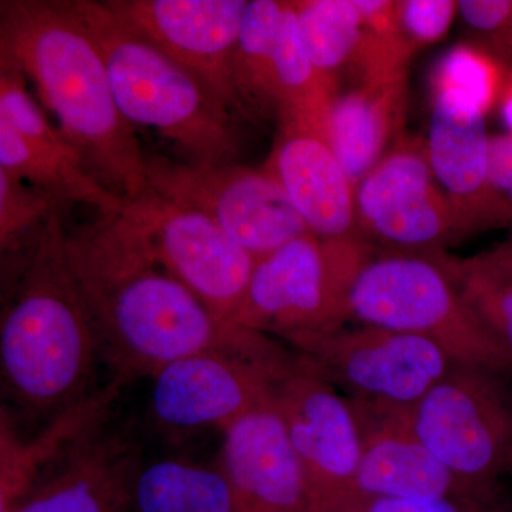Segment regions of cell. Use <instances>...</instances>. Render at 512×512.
<instances>
[{"instance_id": "obj_1", "label": "cell", "mask_w": 512, "mask_h": 512, "mask_svg": "<svg viewBox=\"0 0 512 512\" xmlns=\"http://www.w3.org/2000/svg\"><path fill=\"white\" fill-rule=\"evenodd\" d=\"M66 252L101 356L123 382L200 353L268 362L293 357L265 333L218 318L165 269L123 212L97 215L89 227L66 232Z\"/></svg>"}, {"instance_id": "obj_2", "label": "cell", "mask_w": 512, "mask_h": 512, "mask_svg": "<svg viewBox=\"0 0 512 512\" xmlns=\"http://www.w3.org/2000/svg\"><path fill=\"white\" fill-rule=\"evenodd\" d=\"M0 66L35 87L93 177L121 200L150 191L147 156L117 107L96 40L73 0H3Z\"/></svg>"}, {"instance_id": "obj_3", "label": "cell", "mask_w": 512, "mask_h": 512, "mask_svg": "<svg viewBox=\"0 0 512 512\" xmlns=\"http://www.w3.org/2000/svg\"><path fill=\"white\" fill-rule=\"evenodd\" d=\"M18 291L2 316L0 365L12 399L59 413L92 392L99 340L66 252L62 214L29 252Z\"/></svg>"}, {"instance_id": "obj_4", "label": "cell", "mask_w": 512, "mask_h": 512, "mask_svg": "<svg viewBox=\"0 0 512 512\" xmlns=\"http://www.w3.org/2000/svg\"><path fill=\"white\" fill-rule=\"evenodd\" d=\"M73 5L99 46L114 100L131 126L157 131L187 161L234 163V114L194 74L127 28L106 3Z\"/></svg>"}, {"instance_id": "obj_5", "label": "cell", "mask_w": 512, "mask_h": 512, "mask_svg": "<svg viewBox=\"0 0 512 512\" xmlns=\"http://www.w3.org/2000/svg\"><path fill=\"white\" fill-rule=\"evenodd\" d=\"M375 254L363 237L292 239L256 261L235 323L288 342L343 328L357 275Z\"/></svg>"}, {"instance_id": "obj_6", "label": "cell", "mask_w": 512, "mask_h": 512, "mask_svg": "<svg viewBox=\"0 0 512 512\" xmlns=\"http://www.w3.org/2000/svg\"><path fill=\"white\" fill-rule=\"evenodd\" d=\"M350 316L429 339L454 362L512 372L437 256L373 255L353 285Z\"/></svg>"}, {"instance_id": "obj_7", "label": "cell", "mask_w": 512, "mask_h": 512, "mask_svg": "<svg viewBox=\"0 0 512 512\" xmlns=\"http://www.w3.org/2000/svg\"><path fill=\"white\" fill-rule=\"evenodd\" d=\"M414 433L453 474L473 505L498 501L512 451L508 372L456 363L410 407Z\"/></svg>"}, {"instance_id": "obj_8", "label": "cell", "mask_w": 512, "mask_h": 512, "mask_svg": "<svg viewBox=\"0 0 512 512\" xmlns=\"http://www.w3.org/2000/svg\"><path fill=\"white\" fill-rule=\"evenodd\" d=\"M147 174L154 194L204 215L256 261L311 234L265 168L148 156Z\"/></svg>"}, {"instance_id": "obj_9", "label": "cell", "mask_w": 512, "mask_h": 512, "mask_svg": "<svg viewBox=\"0 0 512 512\" xmlns=\"http://www.w3.org/2000/svg\"><path fill=\"white\" fill-rule=\"evenodd\" d=\"M313 372L355 402L410 409L454 362L421 336L380 326L339 328L292 340Z\"/></svg>"}, {"instance_id": "obj_10", "label": "cell", "mask_w": 512, "mask_h": 512, "mask_svg": "<svg viewBox=\"0 0 512 512\" xmlns=\"http://www.w3.org/2000/svg\"><path fill=\"white\" fill-rule=\"evenodd\" d=\"M356 221L370 245L396 254L443 255L466 235L434 178L426 144L409 137L356 185Z\"/></svg>"}, {"instance_id": "obj_11", "label": "cell", "mask_w": 512, "mask_h": 512, "mask_svg": "<svg viewBox=\"0 0 512 512\" xmlns=\"http://www.w3.org/2000/svg\"><path fill=\"white\" fill-rule=\"evenodd\" d=\"M141 229L158 261L218 318L235 323L251 282L254 255L214 222L148 191L121 211Z\"/></svg>"}, {"instance_id": "obj_12", "label": "cell", "mask_w": 512, "mask_h": 512, "mask_svg": "<svg viewBox=\"0 0 512 512\" xmlns=\"http://www.w3.org/2000/svg\"><path fill=\"white\" fill-rule=\"evenodd\" d=\"M298 363L299 355L286 362L220 352L183 357L150 377L151 410L168 429L222 431L271 402L278 383Z\"/></svg>"}, {"instance_id": "obj_13", "label": "cell", "mask_w": 512, "mask_h": 512, "mask_svg": "<svg viewBox=\"0 0 512 512\" xmlns=\"http://www.w3.org/2000/svg\"><path fill=\"white\" fill-rule=\"evenodd\" d=\"M127 26L183 66L232 114L241 113L234 57L248 0H109Z\"/></svg>"}, {"instance_id": "obj_14", "label": "cell", "mask_w": 512, "mask_h": 512, "mask_svg": "<svg viewBox=\"0 0 512 512\" xmlns=\"http://www.w3.org/2000/svg\"><path fill=\"white\" fill-rule=\"evenodd\" d=\"M276 409L312 485L319 512H335L355 480L363 440L355 410L299 355L276 386Z\"/></svg>"}, {"instance_id": "obj_15", "label": "cell", "mask_w": 512, "mask_h": 512, "mask_svg": "<svg viewBox=\"0 0 512 512\" xmlns=\"http://www.w3.org/2000/svg\"><path fill=\"white\" fill-rule=\"evenodd\" d=\"M349 402L362 431L363 451L355 480L335 512H370L394 498H453L473 505L414 433L410 409Z\"/></svg>"}, {"instance_id": "obj_16", "label": "cell", "mask_w": 512, "mask_h": 512, "mask_svg": "<svg viewBox=\"0 0 512 512\" xmlns=\"http://www.w3.org/2000/svg\"><path fill=\"white\" fill-rule=\"evenodd\" d=\"M217 466L241 512H319L274 397L222 430Z\"/></svg>"}, {"instance_id": "obj_17", "label": "cell", "mask_w": 512, "mask_h": 512, "mask_svg": "<svg viewBox=\"0 0 512 512\" xmlns=\"http://www.w3.org/2000/svg\"><path fill=\"white\" fill-rule=\"evenodd\" d=\"M265 170L281 185L311 234L323 239L362 237L357 231L356 187L342 167L326 123L281 117Z\"/></svg>"}, {"instance_id": "obj_18", "label": "cell", "mask_w": 512, "mask_h": 512, "mask_svg": "<svg viewBox=\"0 0 512 512\" xmlns=\"http://www.w3.org/2000/svg\"><path fill=\"white\" fill-rule=\"evenodd\" d=\"M490 138L476 101L456 89H434L427 158L466 235L490 228Z\"/></svg>"}, {"instance_id": "obj_19", "label": "cell", "mask_w": 512, "mask_h": 512, "mask_svg": "<svg viewBox=\"0 0 512 512\" xmlns=\"http://www.w3.org/2000/svg\"><path fill=\"white\" fill-rule=\"evenodd\" d=\"M137 444L101 427L40 478L10 512H131Z\"/></svg>"}, {"instance_id": "obj_20", "label": "cell", "mask_w": 512, "mask_h": 512, "mask_svg": "<svg viewBox=\"0 0 512 512\" xmlns=\"http://www.w3.org/2000/svg\"><path fill=\"white\" fill-rule=\"evenodd\" d=\"M126 382L114 377L55 414L46 429L23 439L5 407L0 413V512H10L39 483L40 478L74 446L106 423Z\"/></svg>"}, {"instance_id": "obj_21", "label": "cell", "mask_w": 512, "mask_h": 512, "mask_svg": "<svg viewBox=\"0 0 512 512\" xmlns=\"http://www.w3.org/2000/svg\"><path fill=\"white\" fill-rule=\"evenodd\" d=\"M407 79L409 72L357 83L330 106L326 133L355 187L406 137Z\"/></svg>"}, {"instance_id": "obj_22", "label": "cell", "mask_w": 512, "mask_h": 512, "mask_svg": "<svg viewBox=\"0 0 512 512\" xmlns=\"http://www.w3.org/2000/svg\"><path fill=\"white\" fill-rule=\"evenodd\" d=\"M0 170L45 192L63 210L79 204L99 215H116L124 205L119 195L93 177L72 144L37 146L5 123H0Z\"/></svg>"}, {"instance_id": "obj_23", "label": "cell", "mask_w": 512, "mask_h": 512, "mask_svg": "<svg viewBox=\"0 0 512 512\" xmlns=\"http://www.w3.org/2000/svg\"><path fill=\"white\" fill-rule=\"evenodd\" d=\"M131 512H241L220 467L181 460L141 464L131 490Z\"/></svg>"}, {"instance_id": "obj_24", "label": "cell", "mask_w": 512, "mask_h": 512, "mask_svg": "<svg viewBox=\"0 0 512 512\" xmlns=\"http://www.w3.org/2000/svg\"><path fill=\"white\" fill-rule=\"evenodd\" d=\"M282 16L284 2H248L234 57L235 90L242 114L278 117L274 62Z\"/></svg>"}, {"instance_id": "obj_25", "label": "cell", "mask_w": 512, "mask_h": 512, "mask_svg": "<svg viewBox=\"0 0 512 512\" xmlns=\"http://www.w3.org/2000/svg\"><path fill=\"white\" fill-rule=\"evenodd\" d=\"M292 6L303 47L316 70L338 89L343 73L356 79L362 18L355 0H296Z\"/></svg>"}, {"instance_id": "obj_26", "label": "cell", "mask_w": 512, "mask_h": 512, "mask_svg": "<svg viewBox=\"0 0 512 512\" xmlns=\"http://www.w3.org/2000/svg\"><path fill=\"white\" fill-rule=\"evenodd\" d=\"M437 258L512 367V279L484 271L468 259L446 254Z\"/></svg>"}, {"instance_id": "obj_27", "label": "cell", "mask_w": 512, "mask_h": 512, "mask_svg": "<svg viewBox=\"0 0 512 512\" xmlns=\"http://www.w3.org/2000/svg\"><path fill=\"white\" fill-rule=\"evenodd\" d=\"M362 18V47L356 82L407 73L414 53L397 18V0H355Z\"/></svg>"}, {"instance_id": "obj_28", "label": "cell", "mask_w": 512, "mask_h": 512, "mask_svg": "<svg viewBox=\"0 0 512 512\" xmlns=\"http://www.w3.org/2000/svg\"><path fill=\"white\" fill-rule=\"evenodd\" d=\"M62 212V205L45 192L0 170V249L3 255L23 249L32 251L53 217Z\"/></svg>"}, {"instance_id": "obj_29", "label": "cell", "mask_w": 512, "mask_h": 512, "mask_svg": "<svg viewBox=\"0 0 512 512\" xmlns=\"http://www.w3.org/2000/svg\"><path fill=\"white\" fill-rule=\"evenodd\" d=\"M507 72L476 47L461 43L441 57L433 74L434 89L447 87L471 97L484 113L497 106Z\"/></svg>"}, {"instance_id": "obj_30", "label": "cell", "mask_w": 512, "mask_h": 512, "mask_svg": "<svg viewBox=\"0 0 512 512\" xmlns=\"http://www.w3.org/2000/svg\"><path fill=\"white\" fill-rule=\"evenodd\" d=\"M458 18L467 45L512 73V0H460Z\"/></svg>"}, {"instance_id": "obj_31", "label": "cell", "mask_w": 512, "mask_h": 512, "mask_svg": "<svg viewBox=\"0 0 512 512\" xmlns=\"http://www.w3.org/2000/svg\"><path fill=\"white\" fill-rule=\"evenodd\" d=\"M456 16L454 0H397L400 30L413 53L440 42Z\"/></svg>"}, {"instance_id": "obj_32", "label": "cell", "mask_w": 512, "mask_h": 512, "mask_svg": "<svg viewBox=\"0 0 512 512\" xmlns=\"http://www.w3.org/2000/svg\"><path fill=\"white\" fill-rule=\"evenodd\" d=\"M488 221L491 227L512 224V133L490 138Z\"/></svg>"}, {"instance_id": "obj_33", "label": "cell", "mask_w": 512, "mask_h": 512, "mask_svg": "<svg viewBox=\"0 0 512 512\" xmlns=\"http://www.w3.org/2000/svg\"><path fill=\"white\" fill-rule=\"evenodd\" d=\"M474 508L453 498H394L376 504L370 512H473Z\"/></svg>"}, {"instance_id": "obj_34", "label": "cell", "mask_w": 512, "mask_h": 512, "mask_svg": "<svg viewBox=\"0 0 512 512\" xmlns=\"http://www.w3.org/2000/svg\"><path fill=\"white\" fill-rule=\"evenodd\" d=\"M471 264L491 274L512 279V242H504L490 251L468 258Z\"/></svg>"}, {"instance_id": "obj_35", "label": "cell", "mask_w": 512, "mask_h": 512, "mask_svg": "<svg viewBox=\"0 0 512 512\" xmlns=\"http://www.w3.org/2000/svg\"><path fill=\"white\" fill-rule=\"evenodd\" d=\"M498 107H500L501 117L508 133H512V73H507L503 92H501L500 100H498Z\"/></svg>"}, {"instance_id": "obj_36", "label": "cell", "mask_w": 512, "mask_h": 512, "mask_svg": "<svg viewBox=\"0 0 512 512\" xmlns=\"http://www.w3.org/2000/svg\"><path fill=\"white\" fill-rule=\"evenodd\" d=\"M473 512H512V503L498 500L495 503L478 505Z\"/></svg>"}, {"instance_id": "obj_37", "label": "cell", "mask_w": 512, "mask_h": 512, "mask_svg": "<svg viewBox=\"0 0 512 512\" xmlns=\"http://www.w3.org/2000/svg\"><path fill=\"white\" fill-rule=\"evenodd\" d=\"M507 473L511 474V476H512V451L510 454V458H508Z\"/></svg>"}, {"instance_id": "obj_38", "label": "cell", "mask_w": 512, "mask_h": 512, "mask_svg": "<svg viewBox=\"0 0 512 512\" xmlns=\"http://www.w3.org/2000/svg\"><path fill=\"white\" fill-rule=\"evenodd\" d=\"M510 227H511V237H510V239H508V242H512V224L510 225Z\"/></svg>"}]
</instances>
